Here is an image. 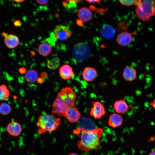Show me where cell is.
I'll list each match as a JSON object with an SVG mask.
<instances>
[{
	"label": "cell",
	"mask_w": 155,
	"mask_h": 155,
	"mask_svg": "<svg viewBox=\"0 0 155 155\" xmlns=\"http://www.w3.org/2000/svg\"><path fill=\"white\" fill-rule=\"evenodd\" d=\"M76 94L71 87L62 88L52 104V112L60 117L65 116L67 111L74 106Z\"/></svg>",
	"instance_id": "1"
},
{
	"label": "cell",
	"mask_w": 155,
	"mask_h": 155,
	"mask_svg": "<svg viewBox=\"0 0 155 155\" xmlns=\"http://www.w3.org/2000/svg\"><path fill=\"white\" fill-rule=\"evenodd\" d=\"M103 132L100 128L82 131L80 140L77 142L78 149L82 151L97 149L100 146Z\"/></svg>",
	"instance_id": "2"
},
{
	"label": "cell",
	"mask_w": 155,
	"mask_h": 155,
	"mask_svg": "<svg viewBox=\"0 0 155 155\" xmlns=\"http://www.w3.org/2000/svg\"><path fill=\"white\" fill-rule=\"evenodd\" d=\"M61 124L60 118L54 115L47 114L39 116L36 123L38 132L40 135L56 130Z\"/></svg>",
	"instance_id": "3"
},
{
	"label": "cell",
	"mask_w": 155,
	"mask_h": 155,
	"mask_svg": "<svg viewBox=\"0 0 155 155\" xmlns=\"http://www.w3.org/2000/svg\"><path fill=\"white\" fill-rule=\"evenodd\" d=\"M137 17L143 21H148L155 15V4L154 1H142L135 9Z\"/></svg>",
	"instance_id": "4"
},
{
	"label": "cell",
	"mask_w": 155,
	"mask_h": 155,
	"mask_svg": "<svg viewBox=\"0 0 155 155\" xmlns=\"http://www.w3.org/2000/svg\"><path fill=\"white\" fill-rule=\"evenodd\" d=\"M91 53V50L88 45L84 42L76 44L72 51L73 57L77 61H83L88 59Z\"/></svg>",
	"instance_id": "5"
},
{
	"label": "cell",
	"mask_w": 155,
	"mask_h": 155,
	"mask_svg": "<svg viewBox=\"0 0 155 155\" xmlns=\"http://www.w3.org/2000/svg\"><path fill=\"white\" fill-rule=\"evenodd\" d=\"M55 37L57 40H65L71 36V32L68 27L64 25L57 26L54 30Z\"/></svg>",
	"instance_id": "6"
},
{
	"label": "cell",
	"mask_w": 155,
	"mask_h": 155,
	"mask_svg": "<svg viewBox=\"0 0 155 155\" xmlns=\"http://www.w3.org/2000/svg\"><path fill=\"white\" fill-rule=\"evenodd\" d=\"M93 106L90 111V115L96 119H100L106 113L103 104L98 101H92Z\"/></svg>",
	"instance_id": "7"
},
{
	"label": "cell",
	"mask_w": 155,
	"mask_h": 155,
	"mask_svg": "<svg viewBox=\"0 0 155 155\" xmlns=\"http://www.w3.org/2000/svg\"><path fill=\"white\" fill-rule=\"evenodd\" d=\"M136 31L130 33L124 31L120 32L117 36L116 40L120 45L125 46L131 43L132 40V36Z\"/></svg>",
	"instance_id": "8"
},
{
	"label": "cell",
	"mask_w": 155,
	"mask_h": 155,
	"mask_svg": "<svg viewBox=\"0 0 155 155\" xmlns=\"http://www.w3.org/2000/svg\"><path fill=\"white\" fill-rule=\"evenodd\" d=\"M65 116L69 122L73 123L76 122L80 119L81 114L78 108L74 106L67 111Z\"/></svg>",
	"instance_id": "9"
},
{
	"label": "cell",
	"mask_w": 155,
	"mask_h": 155,
	"mask_svg": "<svg viewBox=\"0 0 155 155\" xmlns=\"http://www.w3.org/2000/svg\"><path fill=\"white\" fill-rule=\"evenodd\" d=\"M59 73L61 78L64 80L70 79L74 75L72 68L68 64H65L61 67Z\"/></svg>",
	"instance_id": "10"
},
{
	"label": "cell",
	"mask_w": 155,
	"mask_h": 155,
	"mask_svg": "<svg viewBox=\"0 0 155 155\" xmlns=\"http://www.w3.org/2000/svg\"><path fill=\"white\" fill-rule=\"evenodd\" d=\"M97 72L94 68L89 67H86L84 69L82 76L83 79L87 82H91L96 78Z\"/></svg>",
	"instance_id": "11"
},
{
	"label": "cell",
	"mask_w": 155,
	"mask_h": 155,
	"mask_svg": "<svg viewBox=\"0 0 155 155\" xmlns=\"http://www.w3.org/2000/svg\"><path fill=\"white\" fill-rule=\"evenodd\" d=\"M7 130L8 133L11 135L17 136L21 134L22 131V128L18 123L12 121L8 124Z\"/></svg>",
	"instance_id": "12"
},
{
	"label": "cell",
	"mask_w": 155,
	"mask_h": 155,
	"mask_svg": "<svg viewBox=\"0 0 155 155\" xmlns=\"http://www.w3.org/2000/svg\"><path fill=\"white\" fill-rule=\"evenodd\" d=\"M78 127L80 131L91 130L95 129V125L91 119L87 118L80 119Z\"/></svg>",
	"instance_id": "13"
},
{
	"label": "cell",
	"mask_w": 155,
	"mask_h": 155,
	"mask_svg": "<svg viewBox=\"0 0 155 155\" xmlns=\"http://www.w3.org/2000/svg\"><path fill=\"white\" fill-rule=\"evenodd\" d=\"M114 108L117 113L125 114L128 111L129 105L124 100L120 99L115 101L113 105Z\"/></svg>",
	"instance_id": "14"
},
{
	"label": "cell",
	"mask_w": 155,
	"mask_h": 155,
	"mask_svg": "<svg viewBox=\"0 0 155 155\" xmlns=\"http://www.w3.org/2000/svg\"><path fill=\"white\" fill-rule=\"evenodd\" d=\"M123 76L124 79L127 81H133L137 77L136 70L132 67H126L123 70Z\"/></svg>",
	"instance_id": "15"
},
{
	"label": "cell",
	"mask_w": 155,
	"mask_h": 155,
	"mask_svg": "<svg viewBox=\"0 0 155 155\" xmlns=\"http://www.w3.org/2000/svg\"><path fill=\"white\" fill-rule=\"evenodd\" d=\"M100 33L104 38L107 39L113 38L115 34V30L111 25L106 24L102 25L100 29Z\"/></svg>",
	"instance_id": "16"
},
{
	"label": "cell",
	"mask_w": 155,
	"mask_h": 155,
	"mask_svg": "<svg viewBox=\"0 0 155 155\" xmlns=\"http://www.w3.org/2000/svg\"><path fill=\"white\" fill-rule=\"evenodd\" d=\"M78 16L79 20L83 22H88L93 18L92 13L91 11L88 8L85 7L79 9Z\"/></svg>",
	"instance_id": "17"
},
{
	"label": "cell",
	"mask_w": 155,
	"mask_h": 155,
	"mask_svg": "<svg viewBox=\"0 0 155 155\" xmlns=\"http://www.w3.org/2000/svg\"><path fill=\"white\" fill-rule=\"evenodd\" d=\"M4 42L8 48L13 49L18 46L19 40L17 36L13 34H9L5 37Z\"/></svg>",
	"instance_id": "18"
},
{
	"label": "cell",
	"mask_w": 155,
	"mask_h": 155,
	"mask_svg": "<svg viewBox=\"0 0 155 155\" xmlns=\"http://www.w3.org/2000/svg\"><path fill=\"white\" fill-rule=\"evenodd\" d=\"M123 122V119L121 115L117 113L111 114L108 121V124L110 126L116 128L121 126Z\"/></svg>",
	"instance_id": "19"
},
{
	"label": "cell",
	"mask_w": 155,
	"mask_h": 155,
	"mask_svg": "<svg viewBox=\"0 0 155 155\" xmlns=\"http://www.w3.org/2000/svg\"><path fill=\"white\" fill-rule=\"evenodd\" d=\"M37 51L40 55L47 57L52 52L51 45L47 42H44L41 43L38 46Z\"/></svg>",
	"instance_id": "20"
},
{
	"label": "cell",
	"mask_w": 155,
	"mask_h": 155,
	"mask_svg": "<svg viewBox=\"0 0 155 155\" xmlns=\"http://www.w3.org/2000/svg\"><path fill=\"white\" fill-rule=\"evenodd\" d=\"M24 77L26 80L28 82L33 83L37 81L38 78V75L35 70L30 69L26 72Z\"/></svg>",
	"instance_id": "21"
},
{
	"label": "cell",
	"mask_w": 155,
	"mask_h": 155,
	"mask_svg": "<svg viewBox=\"0 0 155 155\" xmlns=\"http://www.w3.org/2000/svg\"><path fill=\"white\" fill-rule=\"evenodd\" d=\"M60 64L59 59L57 57H54L47 61V65L49 69H54L59 66Z\"/></svg>",
	"instance_id": "22"
},
{
	"label": "cell",
	"mask_w": 155,
	"mask_h": 155,
	"mask_svg": "<svg viewBox=\"0 0 155 155\" xmlns=\"http://www.w3.org/2000/svg\"><path fill=\"white\" fill-rule=\"evenodd\" d=\"M9 91L7 86L4 84L0 86V101L4 100L9 96Z\"/></svg>",
	"instance_id": "23"
},
{
	"label": "cell",
	"mask_w": 155,
	"mask_h": 155,
	"mask_svg": "<svg viewBox=\"0 0 155 155\" xmlns=\"http://www.w3.org/2000/svg\"><path fill=\"white\" fill-rule=\"evenodd\" d=\"M11 110L10 106L6 102H3L0 104V114L3 115L9 114Z\"/></svg>",
	"instance_id": "24"
},
{
	"label": "cell",
	"mask_w": 155,
	"mask_h": 155,
	"mask_svg": "<svg viewBox=\"0 0 155 155\" xmlns=\"http://www.w3.org/2000/svg\"><path fill=\"white\" fill-rule=\"evenodd\" d=\"M137 0H119V2L122 5L127 6H130L133 5H135Z\"/></svg>",
	"instance_id": "25"
},
{
	"label": "cell",
	"mask_w": 155,
	"mask_h": 155,
	"mask_svg": "<svg viewBox=\"0 0 155 155\" xmlns=\"http://www.w3.org/2000/svg\"><path fill=\"white\" fill-rule=\"evenodd\" d=\"M36 2L38 4L41 5H44L47 3L49 1V0H36Z\"/></svg>",
	"instance_id": "26"
},
{
	"label": "cell",
	"mask_w": 155,
	"mask_h": 155,
	"mask_svg": "<svg viewBox=\"0 0 155 155\" xmlns=\"http://www.w3.org/2000/svg\"><path fill=\"white\" fill-rule=\"evenodd\" d=\"M21 24V22L20 20H16L14 22V25L16 27L20 26Z\"/></svg>",
	"instance_id": "27"
},
{
	"label": "cell",
	"mask_w": 155,
	"mask_h": 155,
	"mask_svg": "<svg viewBox=\"0 0 155 155\" xmlns=\"http://www.w3.org/2000/svg\"><path fill=\"white\" fill-rule=\"evenodd\" d=\"M19 72L22 74H24L26 72V69L24 67L20 68L19 69Z\"/></svg>",
	"instance_id": "28"
},
{
	"label": "cell",
	"mask_w": 155,
	"mask_h": 155,
	"mask_svg": "<svg viewBox=\"0 0 155 155\" xmlns=\"http://www.w3.org/2000/svg\"><path fill=\"white\" fill-rule=\"evenodd\" d=\"M47 76V73L45 72H43L40 74L41 78L43 79L46 78Z\"/></svg>",
	"instance_id": "29"
},
{
	"label": "cell",
	"mask_w": 155,
	"mask_h": 155,
	"mask_svg": "<svg viewBox=\"0 0 155 155\" xmlns=\"http://www.w3.org/2000/svg\"><path fill=\"white\" fill-rule=\"evenodd\" d=\"M83 22L80 20H77L76 21V23L77 24L80 26H82L83 23Z\"/></svg>",
	"instance_id": "30"
},
{
	"label": "cell",
	"mask_w": 155,
	"mask_h": 155,
	"mask_svg": "<svg viewBox=\"0 0 155 155\" xmlns=\"http://www.w3.org/2000/svg\"><path fill=\"white\" fill-rule=\"evenodd\" d=\"M62 5L63 7L65 8H66L68 7V3L67 1H63L62 3Z\"/></svg>",
	"instance_id": "31"
},
{
	"label": "cell",
	"mask_w": 155,
	"mask_h": 155,
	"mask_svg": "<svg viewBox=\"0 0 155 155\" xmlns=\"http://www.w3.org/2000/svg\"><path fill=\"white\" fill-rule=\"evenodd\" d=\"M150 105L152 106L155 110V98L150 103Z\"/></svg>",
	"instance_id": "32"
},
{
	"label": "cell",
	"mask_w": 155,
	"mask_h": 155,
	"mask_svg": "<svg viewBox=\"0 0 155 155\" xmlns=\"http://www.w3.org/2000/svg\"><path fill=\"white\" fill-rule=\"evenodd\" d=\"M37 82L39 84H42L43 82V79L41 78H38L37 80Z\"/></svg>",
	"instance_id": "33"
},
{
	"label": "cell",
	"mask_w": 155,
	"mask_h": 155,
	"mask_svg": "<svg viewBox=\"0 0 155 155\" xmlns=\"http://www.w3.org/2000/svg\"><path fill=\"white\" fill-rule=\"evenodd\" d=\"M87 1L88 2L90 3L97 2L100 3V1L99 0H87Z\"/></svg>",
	"instance_id": "34"
},
{
	"label": "cell",
	"mask_w": 155,
	"mask_h": 155,
	"mask_svg": "<svg viewBox=\"0 0 155 155\" xmlns=\"http://www.w3.org/2000/svg\"><path fill=\"white\" fill-rule=\"evenodd\" d=\"M25 0H14V1H15L16 2L18 3H20L24 1Z\"/></svg>",
	"instance_id": "35"
},
{
	"label": "cell",
	"mask_w": 155,
	"mask_h": 155,
	"mask_svg": "<svg viewBox=\"0 0 155 155\" xmlns=\"http://www.w3.org/2000/svg\"><path fill=\"white\" fill-rule=\"evenodd\" d=\"M147 155H155V152L154 151L152 152L149 153Z\"/></svg>",
	"instance_id": "36"
},
{
	"label": "cell",
	"mask_w": 155,
	"mask_h": 155,
	"mask_svg": "<svg viewBox=\"0 0 155 155\" xmlns=\"http://www.w3.org/2000/svg\"><path fill=\"white\" fill-rule=\"evenodd\" d=\"M3 36H5V37L7 36H6V33L5 32H3L1 34Z\"/></svg>",
	"instance_id": "37"
},
{
	"label": "cell",
	"mask_w": 155,
	"mask_h": 155,
	"mask_svg": "<svg viewBox=\"0 0 155 155\" xmlns=\"http://www.w3.org/2000/svg\"><path fill=\"white\" fill-rule=\"evenodd\" d=\"M68 155H79L75 153H70L69 154H68Z\"/></svg>",
	"instance_id": "38"
},
{
	"label": "cell",
	"mask_w": 155,
	"mask_h": 155,
	"mask_svg": "<svg viewBox=\"0 0 155 155\" xmlns=\"http://www.w3.org/2000/svg\"><path fill=\"white\" fill-rule=\"evenodd\" d=\"M154 3H155V0H154Z\"/></svg>",
	"instance_id": "39"
}]
</instances>
